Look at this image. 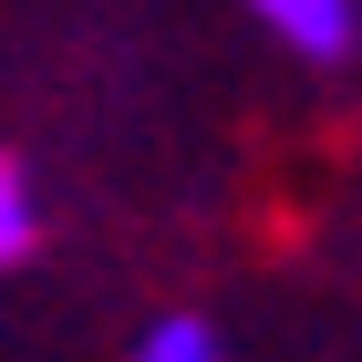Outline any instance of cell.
<instances>
[{
    "mask_svg": "<svg viewBox=\"0 0 362 362\" xmlns=\"http://www.w3.org/2000/svg\"><path fill=\"white\" fill-rule=\"evenodd\" d=\"M135 362H228V341L207 332L197 310H166V321H156V332L135 341Z\"/></svg>",
    "mask_w": 362,
    "mask_h": 362,
    "instance_id": "cell-3",
    "label": "cell"
},
{
    "mask_svg": "<svg viewBox=\"0 0 362 362\" xmlns=\"http://www.w3.org/2000/svg\"><path fill=\"white\" fill-rule=\"evenodd\" d=\"M42 249V197H31V166L0 145V269H21Z\"/></svg>",
    "mask_w": 362,
    "mask_h": 362,
    "instance_id": "cell-2",
    "label": "cell"
},
{
    "mask_svg": "<svg viewBox=\"0 0 362 362\" xmlns=\"http://www.w3.org/2000/svg\"><path fill=\"white\" fill-rule=\"evenodd\" d=\"M249 21L300 62H341L352 31H362V0H249Z\"/></svg>",
    "mask_w": 362,
    "mask_h": 362,
    "instance_id": "cell-1",
    "label": "cell"
}]
</instances>
